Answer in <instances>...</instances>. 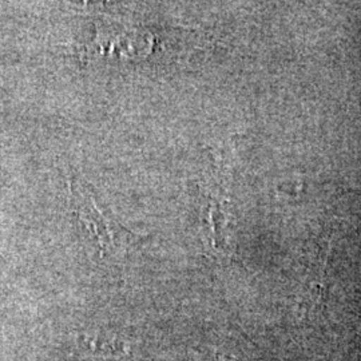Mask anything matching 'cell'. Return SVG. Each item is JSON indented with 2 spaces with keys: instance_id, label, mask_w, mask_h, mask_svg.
Here are the masks:
<instances>
[{
  "instance_id": "obj_1",
  "label": "cell",
  "mask_w": 361,
  "mask_h": 361,
  "mask_svg": "<svg viewBox=\"0 0 361 361\" xmlns=\"http://www.w3.org/2000/svg\"><path fill=\"white\" fill-rule=\"evenodd\" d=\"M71 207L79 221L92 234L104 253H116L131 245L135 235L122 228L98 207L89 186L82 180H73L70 185Z\"/></svg>"
}]
</instances>
